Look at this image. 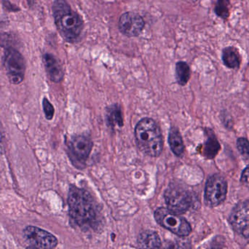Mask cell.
<instances>
[{"mask_svg": "<svg viewBox=\"0 0 249 249\" xmlns=\"http://www.w3.org/2000/svg\"><path fill=\"white\" fill-rule=\"evenodd\" d=\"M68 205L70 219L74 225L82 228H95L100 225L99 208L87 190L70 186Z\"/></svg>", "mask_w": 249, "mask_h": 249, "instance_id": "6da1fadb", "label": "cell"}, {"mask_svg": "<svg viewBox=\"0 0 249 249\" xmlns=\"http://www.w3.org/2000/svg\"><path fill=\"white\" fill-rule=\"evenodd\" d=\"M52 10L55 26L64 40L77 42L84 28L81 16L71 10L67 0H55Z\"/></svg>", "mask_w": 249, "mask_h": 249, "instance_id": "7a4b0ae2", "label": "cell"}, {"mask_svg": "<svg viewBox=\"0 0 249 249\" xmlns=\"http://www.w3.org/2000/svg\"><path fill=\"white\" fill-rule=\"evenodd\" d=\"M135 139L138 148L144 155L158 158L163 149L162 132L158 124L152 118H144L136 124Z\"/></svg>", "mask_w": 249, "mask_h": 249, "instance_id": "3957f363", "label": "cell"}, {"mask_svg": "<svg viewBox=\"0 0 249 249\" xmlns=\"http://www.w3.org/2000/svg\"><path fill=\"white\" fill-rule=\"evenodd\" d=\"M67 146L69 158L74 166L83 169L93 149L91 139L84 134L75 135L67 142Z\"/></svg>", "mask_w": 249, "mask_h": 249, "instance_id": "277c9868", "label": "cell"}, {"mask_svg": "<svg viewBox=\"0 0 249 249\" xmlns=\"http://www.w3.org/2000/svg\"><path fill=\"white\" fill-rule=\"evenodd\" d=\"M155 220L162 228L180 237L190 235L192 228L190 223L179 214L165 208H160L155 212Z\"/></svg>", "mask_w": 249, "mask_h": 249, "instance_id": "5b68a950", "label": "cell"}, {"mask_svg": "<svg viewBox=\"0 0 249 249\" xmlns=\"http://www.w3.org/2000/svg\"><path fill=\"white\" fill-rule=\"evenodd\" d=\"M228 194V182L220 174L211 176L205 187V203L209 207H216L225 202Z\"/></svg>", "mask_w": 249, "mask_h": 249, "instance_id": "8992f818", "label": "cell"}, {"mask_svg": "<svg viewBox=\"0 0 249 249\" xmlns=\"http://www.w3.org/2000/svg\"><path fill=\"white\" fill-rule=\"evenodd\" d=\"M4 66L7 71V77L12 84L18 85L22 83L24 79V58L16 48H6L4 55Z\"/></svg>", "mask_w": 249, "mask_h": 249, "instance_id": "52a82bcc", "label": "cell"}, {"mask_svg": "<svg viewBox=\"0 0 249 249\" xmlns=\"http://www.w3.org/2000/svg\"><path fill=\"white\" fill-rule=\"evenodd\" d=\"M164 197L168 210L177 214L187 212L193 202L191 195L187 190L174 184H171L167 188Z\"/></svg>", "mask_w": 249, "mask_h": 249, "instance_id": "ba28073f", "label": "cell"}, {"mask_svg": "<svg viewBox=\"0 0 249 249\" xmlns=\"http://www.w3.org/2000/svg\"><path fill=\"white\" fill-rule=\"evenodd\" d=\"M230 222L237 233L249 238V200L238 203L234 208Z\"/></svg>", "mask_w": 249, "mask_h": 249, "instance_id": "9c48e42d", "label": "cell"}, {"mask_svg": "<svg viewBox=\"0 0 249 249\" xmlns=\"http://www.w3.org/2000/svg\"><path fill=\"white\" fill-rule=\"evenodd\" d=\"M143 18L135 12H126L120 17L118 28L123 35L127 36H137L144 28Z\"/></svg>", "mask_w": 249, "mask_h": 249, "instance_id": "30bf717a", "label": "cell"}, {"mask_svg": "<svg viewBox=\"0 0 249 249\" xmlns=\"http://www.w3.org/2000/svg\"><path fill=\"white\" fill-rule=\"evenodd\" d=\"M23 234L28 241L39 248L53 249L58 244V240L54 235L36 227H27L23 231Z\"/></svg>", "mask_w": 249, "mask_h": 249, "instance_id": "8fae6325", "label": "cell"}, {"mask_svg": "<svg viewBox=\"0 0 249 249\" xmlns=\"http://www.w3.org/2000/svg\"><path fill=\"white\" fill-rule=\"evenodd\" d=\"M43 63L47 74L51 81L58 83L62 81L64 73L61 64L54 55L51 53L43 55Z\"/></svg>", "mask_w": 249, "mask_h": 249, "instance_id": "7c38bea8", "label": "cell"}, {"mask_svg": "<svg viewBox=\"0 0 249 249\" xmlns=\"http://www.w3.org/2000/svg\"><path fill=\"white\" fill-rule=\"evenodd\" d=\"M204 143L201 149V154L206 159L213 160L219 153L221 149V145L213 130L210 128L205 130Z\"/></svg>", "mask_w": 249, "mask_h": 249, "instance_id": "4fadbf2b", "label": "cell"}, {"mask_svg": "<svg viewBox=\"0 0 249 249\" xmlns=\"http://www.w3.org/2000/svg\"><path fill=\"white\" fill-rule=\"evenodd\" d=\"M138 244L142 249H164L160 238L153 231L141 233L138 238Z\"/></svg>", "mask_w": 249, "mask_h": 249, "instance_id": "5bb4252c", "label": "cell"}, {"mask_svg": "<svg viewBox=\"0 0 249 249\" xmlns=\"http://www.w3.org/2000/svg\"><path fill=\"white\" fill-rule=\"evenodd\" d=\"M105 118L108 127H110L112 130H114L116 126L119 127H124V121L122 110L118 104H114L106 108Z\"/></svg>", "mask_w": 249, "mask_h": 249, "instance_id": "9a60e30c", "label": "cell"}, {"mask_svg": "<svg viewBox=\"0 0 249 249\" xmlns=\"http://www.w3.org/2000/svg\"><path fill=\"white\" fill-rule=\"evenodd\" d=\"M168 144L173 153L177 157H181L184 152V144L182 136L178 128L171 127L168 138Z\"/></svg>", "mask_w": 249, "mask_h": 249, "instance_id": "2e32d148", "label": "cell"}, {"mask_svg": "<svg viewBox=\"0 0 249 249\" xmlns=\"http://www.w3.org/2000/svg\"><path fill=\"white\" fill-rule=\"evenodd\" d=\"M222 59L224 64L230 69H238L241 65V56L234 47H227L222 50Z\"/></svg>", "mask_w": 249, "mask_h": 249, "instance_id": "e0dca14e", "label": "cell"}, {"mask_svg": "<svg viewBox=\"0 0 249 249\" xmlns=\"http://www.w3.org/2000/svg\"><path fill=\"white\" fill-rule=\"evenodd\" d=\"M176 79L177 83L181 86H186L191 76L190 66L184 61H178L176 64Z\"/></svg>", "mask_w": 249, "mask_h": 249, "instance_id": "ac0fdd59", "label": "cell"}, {"mask_svg": "<svg viewBox=\"0 0 249 249\" xmlns=\"http://www.w3.org/2000/svg\"><path fill=\"white\" fill-rule=\"evenodd\" d=\"M214 12L218 17L228 18L230 15V0H216Z\"/></svg>", "mask_w": 249, "mask_h": 249, "instance_id": "d6986e66", "label": "cell"}, {"mask_svg": "<svg viewBox=\"0 0 249 249\" xmlns=\"http://www.w3.org/2000/svg\"><path fill=\"white\" fill-rule=\"evenodd\" d=\"M237 148L238 152L246 160H249V142L246 138L241 137L237 140Z\"/></svg>", "mask_w": 249, "mask_h": 249, "instance_id": "ffe728a7", "label": "cell"}, {"mask_svg": "<svg viewBox=\"0 0 249 249\" xmlns=\"http://www.w3.org/2000/svg\"><path fill=\"white\" fill-rule=\"evenodd\" d=\"M42 107H43L45 118L48 121H51L53 118L55 109L47 98H44L43 101H42Z\"/></svg>", "mask_w": 249, "mask_h": 249, "instance_id": "44dd1931", "label": "cell"}, {"mask_svg": "<svg viewBox=\"0 0 249 249\" xmlns=\"http://www.w3.org/2000/svg\"><path fill=\"white\" fill-rule=\"evenodd\" d=\"M164 249H190L189 244L184 242H171L167 244Z\"/></svg>", "mask_w": 249, "mask_h": 249, "instance_id": "7402d4cb", "label": "cell"}, {"mask_svg": "<svg viewBox=\"0 0 249 249\" xmlns=\"http://www.w3.org/2000/svg\"><path fill=\"white\" fill-rule=\"evenodd\" d=\"M2 6L4 10L7 12H18L20 11V8L16 4H12L8 0H2Z\"/></svg>", "mask_w": 249, "mask_h": 249, "instance_id": "603a6c76", "label": "cell"}, {"mask_svg": "<svg viewBox=\"0 0 249 249\" xmlns=\"http://www.w3.org/2000/svg\"><path fill=\"white\" fill-rule=\"evenodd\" d=\"M241 181L244 185L249 188V165L243 171L241 174Z\"/></svg>", "mask_w": 249, "mask_h": 249, "instance_id": "cb8c5ba5", "label": "cell"}, {"mask_svg": "<svg viewBox=\"0 0 249 249\" xmlns=\"http://www.w3.org/2000/svg\"><path fill=\"white\" fill-rule=\"evenodd\" d=\"M5 152V140H4V133L2 127L0 124V155H2Z\"/></svg>", "mask_w": 249, "mask_h": 249, "instance_id": "d4e9b609", "label": "cell"}, {"mask_svg": "<svg viewBox=\"0 0 249 249\" xmlns=\"http://www.w3.org/2000/svg\"><path fill=\"white\" fill-rule=\"evenodd\" d=\"M27 2L29 7H32V6L35 5V3H36V0H27Z\"/></svg>", "mask_w": 249, "mask_h": 249, "instance_id": "484cf974", "label": "cell"}, {"mask_svg": "<svg viewBox=\"0 0 249 249\" xmlns=\"http://www.w3.org/2000/svg\"><path fill=\"white\" fill-rule=\"evenodd\" d=\"M27 249H37L35 248V247H29V248H27Z\"/></svg>", "mask_w": 249, "mask_h": 249, "instance_id": "4316f807", "label": "cell"}]
</instances>
